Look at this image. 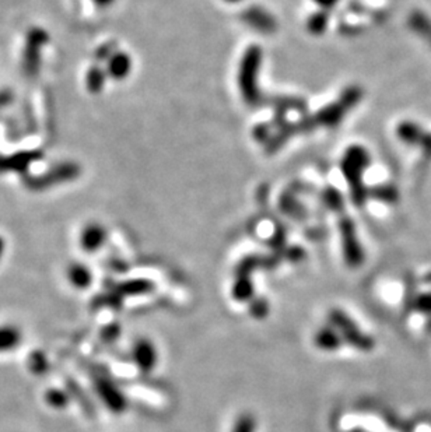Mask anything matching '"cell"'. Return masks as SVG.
<instances>
[{"label": "cell", "instance_id": "12", "mask_svg": "<svg viewBox=\"0 0 431 432\" xmlns=\"http://www.w3.org/2000/svg\"><path fill=\"white\" fill-rule=\"evenodd\" d=\"M108 80V76H107V72L104 68H101L100 65H94L89 69L87 75H86V87H87V91L90 94H100L104 87H105V83Z\"/></svg>", "mask_w": 431, "mask_h": 432}, {"label": "cell", "instance_id": "8", "mask_svg": "<svg viewBox=\"0 0 431 432\" xmlns=\"http://www.w3.org/2000/svg\"><path fill=\"white\" fill-rule=\"evenodd\" d=\"M154 290V284L146 278H131L118 284L117 292L125 297H138L149 294Z\"/></svg>", "mask_w": 431, "mask_h": 432}, {"label": "cell", "instance_id": "10", "mask_svg": "<svg viewBox=\"0 0 431 432\" xmlns=\"http://www.w3.org/2000/svg\"><path fill=\"white\" fill-rule=\"evenodd\" d=\"M44 401L52 410H65L72 401V393L64 387H48L44 393Z\"/></svg>", "mask_w": 431, "mask_h": 432}, {"label": "cell", "instance_id": "18", "mask_svg": "<svg viewBox=\"0 0 431 432\" xmlns=\"http://www.w3.org/2000/svg\"><path fill=\"white\" fill-rule=\"evenodd\" d=\"M121 334V326L118 323H111V325H107L103 330H101V338L107 343H111V341H115L118 340Z\"/></svg>", "mask_w": 431, "mask_h": 432}, {"label": "cell", "instance_id": "9", "mask_svg": "<svg viewBox=\"0 0 431 432\" xmlns=\"http://www.w3.org/2000/svg\"><path fill=\"white\" fill-rule=\"evenodd\" d=\"M314 341H315V345L321 350L335 351V350L340 348L343 338L336 329L328 326V327H322L321 330L316 332Z\"/></svg>", "mask_w": 431, "mask_h": 432}, {"label": "cell", "instance_id": "21", "mask_svg": "<svg viewBox=\"0 0 431 432\" xmlns=\"http://www.w3.org/2000/svg\"><path fill=\"white\" fill-rule=\"evenodd\" d=\"M93 3H96L100 8H108L110 5L114 3V0H93Z\"/></svg>", "mask_w": 431, "mask_h": 432}, {"label": "cell", "instance_id": "20", "mask_svg": "<svg viewBox=\"0 0 431 432\" xmlns=\"http://www.w3.org/2000/svg\"><path fill=\"white\" fill-rule=\"evenodd\" d=\"M6 248H8V242H6V238L3 235H0V262H2V259L5 258V253H6Z\"/></svg>", "mask_w": 431, "mask_h": 432}, {"label": "cell", "instance_id": "7", "mask_svg": "<svg viewBox=\"0 0 431 432\" xmlns=\"http://www.w3.org/2000/svg\"><path fill=\"white\" fill-rule=\"evenodd\" d=\"M23 341L22 330L15 325H0V354L10 352Z\"/></svg>", "mask_w": 431, "mask_h": 432}, {"label": "cell", "instance_id": "16", "mask_svg": "<svg viewBox=\"0 0 431 432\" xmlns=\"http://www.w3.org/2000/svg\"><path fill=\"white\" fill-rule=\"evenodd\" d=\"M256 429V421L255 417L251 414H242L237 418L233 432H255Z\"/></svg>", "mask_w": 431, "mask_h": 432}, {"label": "cell", "instance_id": "17", "mask_svg": "<svg viewBox=\"0 0 431 432\" xmlns=\"http://www.w3.org/2000/svg\"><path fill=\"white\" fill-rule=\"evenodd\" d=\"M249 311H251V315L256 319H263L268 316L269 313V304L266 302L265 298H254L251 301V305H249Z\"/></svg>", "mask_w": 431, "mask_h": 432}, {"label": "cell", "instance_id": "3", "mask_svg": "<svg viewBox=\"0 0 431 432\" xmlns=\"http://www.w3.org/2000/svg\"><path fill=\"white\" fill-rule=\"evenodd\" d=\"M108 239L107 228L98 221H89L79 232V246L85 253L93 255L104 248Z\"/></svg>", "mask_w": 431, "mask_h": 432}, {"label": "cell", "instance_id": "2", "mask_svg": "<svg viewBox=\"0 0 431 432\" xmlns=\"http://www.w3.org/2000/svg\"><path fill=\"white\" fill-rule=\"evenodd\" d=\"M96 394L112 414H122L128 408V399L119 386L105 375H96L93 378Z\"/></svg>", "mask_w": 431, "mask_h": 432}, {"label": "cell", "instance_id": "15", "mask_svg": "<svg viewBox=\"0 0 431 432\" xmlns=\"http://www.w3.org/2000/svg\"><path fill=\"white\" fill-rule=\"evenodd\" d=\"M410 26L431 45V19L423 13H416L410 19Z\"/></svg>", "mask_w": 431, "mask_h": 432}, {"label": "cell", "instance_id": "6", "mask_svg": "<svg viewBox=\"0 0 431 432\" xmlns=\"http://www.w3.org/2000/svg\"><path fill=\"white\" fill-rule=\"evenodd\" d=\"M66 280L75 290L86 291L94 283V273L89 265L83 262H72L66 269Z\"/></svg>", "mask_w": 431, "mask_h": 432}, {"label": "cell", "instance_id": "14", "mask_svg": "<svg viewBox=\"0 0 431 432\" xmlns=\"http://www.w3.org/2000/svg\"><path fill=\"white\" fill-rule=\"evenodd\" d=\"M29 371L34 375H44L50 371L51 364L47 354L43 350H34L27 357Z\"/></svg>", "mask_w": 431, "mask_h": 432}, {"label": "cell", "instance_id": "1", "mask_svg": "<svg viewBox=\"0 0 431 432\" xmlns=\"http://www.w3.org/2000/svg\"><path fill=\"white\" fill-rule=\"evenodd\" d=\"M332 326L340 333L343 341L349 343L360 351H371L374 348V340L363 333L357 325L340 309H333L329 313Z\"/></svg>", "mask_w": 431, "mask_h": 432}, {"label": "cell", "instance_id": "5", "mask_svg": "<svg viewBox=\"0 0 431 432\" xmlns=\"http://www.w3.org/2000/svg\"><path fill=\"white\" fill-rule=\"evenodd\" d=\"M132 58L122 51H114L105 61V72L108 79L114 82L125 80L132 72Z\"/></svg>", "mask_w": 431, "mask_h": 432}, {"label": "cell", "instance_id": "11", "mask_svg": "<svg viewBox=\"0 0 431 432\" xmlns=\"http://www.w3.org/2000/svg\"><path fill=\"white\" fill-rule=\"evenodd\" d=\"M354 232L351 230H347L344 232V258L349 266L351 267H357L361 265L364 255L361 252V248L358 246V242L356 241Z\"/></svg>", "mask_w": 431, "mask_h": 432}, {"label": "cell", "instance_id": "13", "mask_svg": "<svg viewBox=\"0 0 431 432\" xmlns=\"http://www.w3.org/2000/svg\"><path fill=\"white\" fill-rule=\"evenodd\" d=\"M233 298L238 302H248L254 299V284L249 276H237L233 285Z\"/></svg>", "mask_w": 431, "mask_h": 432}, {"label": "cell", "instance_id": "4", "mask_svg": "<svg viewBox=\"0 0 431 432\" xmlns=\"http://www.w3.org/2000/svg\"><path fill=\"white\" fill-rule=\"evenodd\" d=\"M132 359L140 372L150 373L159 361L157 348L149 338H140L132 347Z\"/></svg>", "mask_w": 431, "mask_h": 432}, {"label": "cell", "instance_id": "19", "mask_svg": "<svg viewBox=\"0 0 431 432\" xmlns=\"http://www.w3.org/2000/svg\"><path fill=\"white\" fill-rule=\"evenodd\" d=\"M417 306H418L420 309H423V311H431V295L428 294V295L421 297L420 301H418V304H417Z\"/></svg>", "mask_w": 431, "mask_h": 432}]
</instances>
